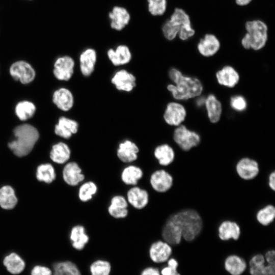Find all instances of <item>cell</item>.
I'll return each mask as SVG.
<instances>
[{"mask_svg": "<svg viewBox=\"0 0 275 275\" xmlns=\"http://www.w3.org/2000/svg\"><path fill=\"white\" fill-rule=\"evenodd\" d=\"M11 75L16 80L26 84L32 81L35 77V72L31 65L23 61L14 63L10 68Z\"/></svg>", "mask_w": 275, "mask_h": 275, "instance_id": "8", "label": "cell"}, {"mask_svg": "<svg viewBox=\"0 0 275 275\" xmlns=\"http://www.w3.org/2000/svg\"><path fill=\"white\" fill-rule=\"evenodd\" d=\"M224 267L227 271L231 275H241L246 268V263L241 257L232 255L226 258Z\"/></svg>", "mask_w": 275, "mask_h": 275, "instance_id": "32", "label": "cell"}, {"mask_svg": "<svg viewBox=\"0 0 275 275\" xmlns=\"http://www.w3.org/2000/svg\"><path fill=\"white\" fill-rule=\"evenodd\" d=\"M16 140L8 144L9 148L18 157L27 155L33 149L39 139V132L29 124L20 125L14 129Z\"/></svg>", "mask_w": 275, "mask_h": 275, "instance_id": "4", "label": "cell"}, {"mask_svg": "<svg viewBox=\"0 0 275 275\" xmlns=\"http://www.w3.org/2000/svg\"><path fill=\"white\" fill-rule=\"evenodd\" d=\"M108 17L111 29L116 31H121L128 25L131 15L128 10L121 6H115L108 12Z\"/></svg>", "mask_w": 275, "mask_h": 275, "instance_id": "7", "label": "cell"}, {"mask_svg": "<svg viewBox=\"0 0 275 275\" xmlns=\"http://www.w3.org/2000/svg\"><path fill=\"white\" fill-rule=\"evenodd\" d=\"M161 33L168 41H173L177 37L186 41L194 37L196 32L189 14L184 9L176 7L162 24Z\"/></svg>", "mask_w": 275, "mask_h": 275, "instance_id": "1", "label": "cell"}, {"mask_svg": "<svg viewBox=\"0 0 275 275\" xmlns=\"http://www.w3.org/2000/svg\"><path fill=\"white\" fill-rule=\"evenodd\" d=\"M267 263L275 264V252L274 250L267 251L264 256Z\"/></svg>", "mask_w": 275, "mask_h": 275, "instance_id": "47", "label": "cell"}, {"mask_svg": "<svg viewBox=\"0 0 275 275\" xmlns=\"http://www.w3.org/2000/svg\"><path fill=\"white\" fill-rule=\"evenodd\" d=\"M169 75L175 85H169L167 89L175 99L186 100L198 96L202 93V84L197 78L184 76L175 68L169 71Z\"/></svg>", "mask_w": 275, "mask_h": 275, "instance_id": "2", "label": "cell"}, {"mask_svg": "<svg viewBox=\"0 0 275 275\" xmlns=\"http://www.w3.org/2000/svg\"><path fill=\"white\" fill-rule=\"evenodd\" d=\"M245 31L241 44L246 49L259 50L266 45L268 38V26L260 19L246 20L244 24Z\"/></svg>", "mask_w": 275, "mask_h": 275, "instance_id": "3", "label": "cell"}, {"mask_svg": "<svg viewBox=\"0 0 275 275\" xmlns=\"http://www.w3.org/2000/svg\"><path fill=\"white\" fill-rule=\"evenodd\" d=\"M97 190V185L94 182L86 181L82 183L78 189V198L82 202H87L93 198Z\"/></svg>", "mask_w": 275, "mask_h": 275, "instance_id": "37", "label": "cell"}, {"mask_svg": "<svg viewBox=\"0 0 275 275\" xmlns=\"http://www.w3.org/2000/svg\"><path fill=\"white\" fill-rule=\"evenodd\" d=\"M218 82L223 86L232 88L238 82L239 76L236 70L231 66H227L216 74Z\"/></svg>", "mask_w": 275, "mask_h": 275, "instance_id": "30", "label": "cell"}, {"mask_svg": "<svg viewBox=\"0 0 275 275\" xmlns=\"http://www.w3.org/2000/svg\"><path fill=\"white\" fill-rule=\"evenodd\" d=\"M29 275H52L51 267L43 264H35L29 269Z\"/></svg>", "mask_w": 275, "mask_h": 275, "instance_id": "44", "label": "cell"}, {"mask_svg": "<svg viewBox=\"0 0 275 275\" xmlns=\"http://www.w3.org/2000/svg\"><path fill=\"white\" fill-rule=\"evenodd\" d=\"M106 54L108 60L115 66L127 64L132 59L130 49L125 44H120L115 48L108 49Z\"/></svg>", "mask_w": 275, "mask_h": 275, "instance_id": "16", "label": "cell"}, {"mask_svg": "<svg viewBox=\"0 0 275 275\" xmlns=\"http://www.w3.org/2000/svg\"><path fill=\"white\" fill-rule=\"evenodd\" d=\"M249 266L251 275H275V264L267 263L262 254L252 257Z\"/></svg>", "mask_w": 275, "mask_h": 275, "instance_id": "19", "label": "cell"}, {"mask_svg": "<svg viewBox=\"0 0 275 275\" xmlns=\"http://www.w3.org/2000/svg\"><path fill=\"white\" fill-rule=\"evenodd\" d=\"M268 185L270 188L272 190H275V172L274 171L271 173L268 178Z\"/></svg>", "mask_w": 275, "mask_h": 275, "instance_id": "48", "label": "cell"}, {"mask_svg": "<svg viewBox=\"0 0 275 275\" xmlns=\"http://www.w3.org/2000/svg\"><path fill=\"white\" fill-rule=\"evenodd\" d=\"M128 203L125 197L122 195H115L111 199L108 206V214L116 219L124 218L128 215Z\"/></svg>", "mask_w": 275, "mask_h": 275, "instance_id": "23", "label": "cell"}, {"mask_svg": "<svg viewBox=\"0 0 275 275\" xmlns=\"http://www.w3.org/2000/svg\"><path fill=\"white\" fill-rule=\"evenodd\" d=\"M36 107L34 103L28 101H23L17 103L15 107V113L21 121L31 118L35 114Z\"/></svg>", "mask_w": 275, "mask_h": 275, "instance_id": "38", "label": "cell"}, {"mask_svg": "<svg viewBox=\"0 0 275 275\" xmlns=\"http://www.w3.org/2000/svg\"><path fill=\"white\" fill-rule=\"evenodd\" d=\"M173 178L164 170H158L152 173L150 177V184L152 188L158 193H165L173 185Z\"/></svg>", "mask_w": 275, "mask_h": 275, "instance_id": "12", "label": "cell"}, {"mask_svg": "<svg viewBox=\"0 0 275 275\" xmlns=\"http://www.w3.org/2000/svg\"><path fill=\"white\" fill-rule=\"evenodd\" d=\"M36 177L39 181L51 183L56 178L54 169L50 164H41L37 168Z\"/></svg>", "mask_w": 275, "mask_h": 275, "instance_id": "39", "label": "cell"}, {"mask_svg": "<svg viewBox=\"0 0 275 275\" xmlns=\"http://www.w3.org/2000/svg\"><path fill=\"white\" fill-rule=\"evenodd\" d=\"M275 217V208L272 205H268L260 209L257 214L258 222L263 226L271 224Z\"/></svg>", "mask_w": 275, "mask_h": 275, "instance_id": "41", "label": "cell"}, {"mask_svg": "<svg viewBox=\"0 0 275 275\" xmlns=\"http://www.w3.org/2000/svg\"><path fill=\"white\" fill-rule=\"evenodd\" d=\"M173 138L176 143L184 151H188L200 142L199 134L180 125L174 131Z\"/></svg>", "mask_w": 275, "mask_h": 275, "instance_id": "6", "label": "cell"}, {"mask_svg": "<svg viewBox=\"0 0 275 275\" xmlns=\"http://www.w3.org/2000/svg\"><path fill=\"white\" fill-rule=\"evenodd\" d=\"M143 171L141 168L133 164L125 167L121 173V179L126 185L135 186L143 176Z\"/></svg>", "mask_w": 275, "mask_h": 275, "instance_id": "31", "label": "cell"}, {"mask_svg": "<svg viewBox=\"0 0 275 275\" xmlns=\"http://www.w3.org/2000/svg\"><path fill=\"white\" fill-rule=\"evenodd\" d=\"M161 235L163 240L171 245L180 243L182 233L172 215L169 217L163 227Z\"/></svg>", "mask_w": 275, "mask_h": 275, "instance_id": "20", "label": "cell"}, {"mask_svg": "<svg viewBox=\"0 0 275 275\" xmlns=\"http://www.w3.org/2000/svg\"><path fill=\"white\" fill-rule=\"evenodd\" d=\"M218 232L219 238L222 240H237L240 235V229L236 223L225 221L219 226Z\"/></svg>", "mask_w": 275, "mask_h": 275, "instance_id": "29", "label": "cell"}, {"mask_svg": "<svg viewBox=\"0 0 275 275\" xmlns=\"http://www.w3.org/2000/svg\"><path fill=\"white\" fill-rule=\"evenodd\" d=\"M253 0H234L235 4L238 7H244L249 5Z\"/></svg>", "mask_w": 275, "mask_h": 275, "instance_id": "49", "label": "cell"}, {"mask_svg": "<svg viewBox=\"0 0 275 275\" xmlns=\"http://www.w3.org/2000/svg\"><path fill=\"white\" fill-rule=\"evenodd\" d=\"M205 102V99L203 98H201L197 100V103L198 106H201Z\"/></svg>", "mask_w": 275, "mask_h": 275, "instance_id": "50", "label": "cell"}, {"mask_svg": "<svg viewBox=\"0 0 275 275\" xmlns=\"http://www.w3.org/2000/svg\"><path fill=\"white\" fill-rule=\"evenodd\" d=\"M221 42L218 37L213 33H206L201 38L197 44L199 52L203 56L209 57L218 52Z\"/></svg>", "mask_w": 275, "mask_h": 275, "instance_id": "13", "label": "cell"}, {"mask_svg": "<svg viewBox=\"0 0 275 275\" xmlns=\"http://www.w3.org/2000/svg\"><path fill=\"white\" fill-rule=\"evenodd\" d=\"M111 263L105 260L98 259L93 262L89 267L91 275H110Z\"/></svg>", "mask_w": 275, "mask_h": 275, "instance_id": "42", "label": "cell"}, {"mask_svg": "<svg viewBox=\"0 0 275 275\" xmlns=\"http://www.w3.org/2000/svg\"><path fill=\"white\" fill-rule=\"evenodd\" d=\"M28 1H33V0H28Z\"/></svg>", "mask_w": 275, "mask_h": 275, "instance_id": "51", "label": "cell"}, {"mask_svg": "<svg viewBox=\"0 0 275 275\" xmlns=\"http://www.w3.org/2000/svg\"><path fill=\"white\" fill-rule=\"evenodd\" d=\"M75 63L70 56L58 58L54 64L53 74L60 80H69L74 72Z\"/></svg>", "mask_w": 275, "mask_h": 275, "instance_id": "10", "label": "cell"}, {"mask_svg": "<svg viewBox=\"0 0 275 275\" xmlns=\"http://www.w3.org/2000/svg\"><path fill=\"white\" fill-rule=\"evenodd\" d=\"M178 263L175 258H171L167 260V266L163 267L161 271V275H180L177 270Z\"/></svg>", "mask_w": 275, "mask_h": 275, "instance_id": "43", "label": "cell"}, {"mask_svg": "<svg viewBox=\"0 0 275 275\" xmlns=\"http://www.w3.org/2000/svg\"><path fill=\"white\" fill-rule=\"evenodd\" d=\"M78 123L75 120L65 117L59 118L58 124L55 126V133L65 139H70L72 135L77 133Z\"/></svg>", "mask_w": 275, "mask_h": 275, "instance_id": "25", "label": "cell"}, {"mask_svg": "<svg viewBox=\"0 0 275 275\" xmlns=\"http://www.w3.org/2000/svg\"><path fill=\"white\" fill-rule=\"evenodd\" d=\"M17 199L14 189L10 186H4L0 189V206L5 209H11L16 205Z\"/></svg>", "mask_w": 275, "mask_h": 275, "instance_id": "36", "label": "cell"}, {"mask_svg": "<svg viewBox=\"0 0 275 275\" xmlns=\"http://www.w3.org/2000/svg\"><path fill=\"white\" fill-rule=\"evenodd\" d=\"M70 239L74 249L81 251L88 243L89 237L86 233L84 226L77 225L72 228L70 233Z\"/></svg>", "mask_w": 275, "mask_h": 275, "instance_id": "27", "label": "cell"}, {"mask_svg": "<svg viewBox=\"0 0 275 275\" xmlns=\"http://www.w3.org/2000/svg\"><path fill=\"white\" fill-rule=\"evenodd\" d=\"M232 107L237 111H242L246 107V102L241 96H235L231 98L230 102Z\"/></svg>", "mask_w": 275, "mask_h": 275, "instance_id": "45", "label": "cell"}, {"mask_svg": "<svg viewBox=\"0 0 275 275\" xmlns=\"http://www.w3.org/2000/svg\"><path fill=\"white\" fill-rule=\"evenodd\" d=\"M111 82L118 90L130 92L136 86V77L127 70L121 69L115 73L111 78Z\"/></svg>", "mask_w": 275, "mask_h": 275, "instance_id": "11", "label": "cell"}, {"mask_svg": "<svg viewBox=\"0 0 275 275\" xmlns=\"http://www.w3.org/2000/svg\"><path fill=\"white\" fill-rule=\"evenodd\" d=\"M63 177L66 183L73 186L78 185L85 178L79 166L73 161L65 165L63 170Z\"/></svg>", "mask_w": 275, "mask_h": 275, "instance_id": "24", "label": "cell"}, {"mask_svg": "<svg viewBox=\"0 0 275 275\" xmlns=\"http://www.w3.org/2000/svg\"><path fill=\"white\" fill-rule=\"evenodd\" d=\"M52 101L59 109L67 112L72 107L74 104V97L69 90L62 88L54 92Z\"/></svg>", "mask_w": 275, "mask_h": 275, "instance_id": "26", "label": "cell"}, {"mask_svg": "<svg viewBox=\"0 0 275 275\" xmlns=\"http://www.w3.org/2000/svg\"><path fill=\"white\" fill-rule=\"evenodd\" d=\"M236 172L239 176L244 180H251L255 178L259 173L258 162L249 158H243L237 163Z\"/></svg>", "mask_w": 275, "mask_h": 275, "instance_id": "22", "label": "cell"}, {"mask_svg": "<svg viewBox=\"0 0 275 275\" xmlns=\"http://www.w3.org/2000/svg\"><path fill=\"white\" fill-rule=\"evenodd\" d=\"M50 267L52 275H81L77 265L70 260H60L53 262Z\"/></svg>", "mask_w": 275, "mask_h": 275, "instance_id": "28", "label": "cell"}, {"mask_svg": "<svg viewBox=\"0 0 275 275\" xmlns=\"http://www.w3.org/2000/svg\"><path fill=\"white\" fill-rule=\"evenodd\" d=\"M71 150L68 146L59 142L52 146L50 156L53 161L59 164L66 162L70 158Z\"/></svg>", "mask_w": 275, "mask_h": 275, "instance_id": "34", "label": "cell"}, {"mask_svg": "<svg viewBox=\"0 0 275 275\" xmlns=\"http://www.w3.org/2000/svg\"><path fill=\"white\" fill-rule=\"evenodd\" d=\"M172 253V249L171 245L162 240H158L152 243L149 250L150 258L156 263L167 261Z\"/></svg>", "mask_w": 275, "mask_h": 275, "instance_id": "14", "label": "cell"}, {"mask_svg": "<svg viewBox=\"0 0 275 275\" xmlns=\"http://www.w3.org/2000/svg\"><path fill=\"white\" fill-rule=\"evenodd\" d=\"M154 155L160 165L167 166L174 160L175 153L173 149L168 144H161L156 147Z\"/></svg>", "mask_w": 275, "mask_h": 275, "instance_id": "33", "label": "cell"}, {"mask_svg": "<svg viewBox=\"0 0 275 275\" xmlns=\"http://www.w3.org/2000/svg\"><path fill=\"white\" fill-rule=\"evenodd\" d=\"M208 118L212 123L217 122L222 114V105L212 94L209 95L205 102Z\"/></svg>", "mask_w": 275, "mask_h": 275, "instance_id": "35", "label": "cell"}, {"mask_svg": "<svg viewBox=\"0 0 275 275\" xmlns=\"http://www.w3.org/2000/svg\"><path fill=\"white\" fill-rule=\"evenodd\" d=\"M172 215L185 240L191 241L200 233L203 223L200 214L196 210L184 209Z\"/></svg>", "mask_w": 275, "mask_h": 275, "instance_id": "5", "label": "cell"}, {"mask_svg": "<svg viewBox=\"0 0 275 275\" xmlns=\"http://www.w3.org/2000/svg\"><path fill=\"white\" fill-rule=\"evenodd\" d=\"M147 9L153 16H163L168 9L167 0H147Z\"/></svg>", "mask_w": 275, "mask_h": 275, "instance_id": "40", "label": "cell"}, {"mask_svg": "<svg viewBox=\"0 0 275 275\" xmlns=\"http://www.w3.org/2000/svg\"><path fill=\"white\" fill-rule=\"evenodd\" d=\"M6 271L11 275H19L26 268L25 259L19 254L12 252L6 255L2 260Z\"/></svg>", "mask_w": 275, "mask_h": 275, "instance_id": "9", "label": "cell"}, {"mask_svg": "<svg viewBox=\"0 0 275 275\" xmlns=\"http://www.w3.org/2000/svg\"><path fill=\"white\" fill-rule=\"evenodd\" d=\"M186 114V110L182 105L172 102L167 105L163 119L170 125L178 126L184 120Z\"/></svg>", "mask_w": 275, "mask_h": 275, "instance_id": "15", "label": "cell"}, {"mask_svg": "<svg viewBox=\"0 0 275 275\" xmlns=\"http://www.w3.org/2000/svg\"><path fill=\"white\" fill-rule=\"evenodd\" d=\"M126 199L131 206L135 209L141 210L148 205L149 195L146 189L135 185L128 190Z\"/></svg>", "mask_w": 275, "mask_h": 275, "instance_id": "17", "label": "cell"}, {"mask_svg": "<svg viewBox=\"0 0 275 275\" xmlns=\"http://www.w3.org/2000/svg\"><path fill=\"white\" fill-rule=\"evenodd\" d=\"M139 148L132 141L125 140L119 143L117 149L118 158L124 163H131L138 158Z\"/></svg>", "mask_w": 275, "mask_h": 275, "instance_id": "18", "label": "cell"}, {"mask_svg": "<svg viewBox=\"0 0 275 275\" xmlns=\"http://www.w3.org/2000/svg\"><path fill=\"white\" fill-rule=\"evenodd\" d=\"M140 275H161V274L158 268L149 266L144 268Z\"/></svg>", "mask_w": 275, "mask_h": 275, "instance_id": "46", "label": "cell"}, {"mask_svg": "<svg viewBox=\"0 0 275 275\" xmlns=\"http://www.w3.org/2000/svg\"><path fill=\"white\" fill-rule=\"evenodd\" d=\"M97 55L96 51L93 48H87L80 54L79 67L83 76H90L95 69Z\"/></svg>", "mask_w": 275, "mask_h": 275, "instance_id": "21", "label": "cell"}]
</instances>
